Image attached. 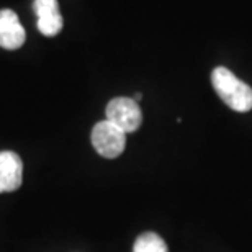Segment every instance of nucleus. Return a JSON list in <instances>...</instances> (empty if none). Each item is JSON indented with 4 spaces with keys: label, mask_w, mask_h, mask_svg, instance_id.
I'll list each match as a JSON object with an SVG mask.
<instances>
[{
    "label": "nucleus",
    "mask_w": 252,
    "mask_h": 252,
    "mask_svg": "<svg viewBox=\"0 0 252 252\" xmlns=\"http://www.w3.org/2000/svg\"><path fill=\"white\" fill-rule=\"evenodd\" d=\"M211 84H213L220 98L231 110L239 113H246L252 110V89L236 77L229 69L223 67V65L216 67L211 74Z\"/></svg>",
    "instance_id": "nucleus-1"
},
{
    "label": "nucleus",
    "mask_w": 252,
    "mask_h": 252,
    "mask_svg": "<svg viewBox=\"0 0 252 252\" xmlns=\"http://www.w3.org/2000/svg\"><path fill=\"white\" fill-rule=\"evenodd\" d=\"M90 141L95 151L105 159H115L125 151L126 146V133L118 126L110 123L108 120L98 122L94 126Z\"/></svg>",
    "instance_id": "nucleus-2"
},
{
    "label": "nucleus",
    "mask_w": 252,
    "mask_h": 252,
    "mask_svg": "<svg viewBox=\"0 0 252 252\" xmlns=\"http://www.w3.org/2000/svg\"><path fill=\"white\" fill-rule=\"evenodd\" d=\"M105 115L110 123L118 126L126 134L134 133L143 123V112L139 108V103L129 97H117L110 100L105 108Z\"/></svg>",
    "instance_id": "nucleus-3"
},
{
    "label": "nucleus",
    "mask_w": 252,
    "mask_h": 252,
    "mask_svg": "<svg viewBox=\"0 0 252 252\" xmlns=\"http://www.w3.org/2000/svg\"><path fill=\"white\" fill-rule=\"evenodd\" d=\"M23 180V162L13 151L0 153V193L15 191Z\"/></svg>",
    "instance_id": "nucleus-4"
},
{
    "label": "nucleus",
    "mask_w": 252,
    "mask_h": 252,
    "mask_svg": "<svg viewBox=\"0 0 252 252\" xmlns=\"http://www.w3.org/2000/svg\"><path fill=\"white\" fill-rule=\"evenodd\" d=\"M25 30L13 10H0V48L13 51L23 46Z\"/></svg>",
    "instance_id": "nucleus-5"
},
{
    "label": "nucleus",
    "mask_w": 252,
    "mask_h": 252,
    "mask_svg": "<svg viewBox=\"0 0 252 252\" xmlns=\"http://www.w3.org/2000/svg\"><path fill=\"white\" fill-rule=\"evenodd\" d=\"M133 252H169V249L159 234L144 233L136 239Z\"/></svg>",
    "instance_id": "nucleus-6"
},
{
    "label": "nucleus",
    "mask_w": 252,
    "mask_h": 252,
    "mask_svg": "<svg viewBox=\"0 0 252 252\" xmlns=\"http://www.w3.org/2000/svg\"><path fill=\"white\" fill-rule=\"evenodd\" d=\"M63 25H64V20H63L61 12L49 13V15H44V17L38 18V30L44 36H56L63 30Z\"/></svg>",
    "instance_id": "nucleus-7"
},
{
    "label": "nucleus",
    "mask_w": 252,
    "mask_h": 252,
    "mask_svg": "<svg viewBox=\"0 0 252 252\" xmlns=\"http://www.w3.org/2000/svg\"><path fill=\"white\" fill-rule=\"evenodd\" d=\"M33 12L36 13V17H44L49 13H59V3L58 0H34L33 2Z\"/></svg>",
    "instance_id": "nucleus-8"
},
{
    "label": "nucleus",
    "mask_w": 252,
    "mask_h": 252,
    "mask_svg": "<svg viewBox=\"0 0 252 252\" xmlns=\"http://www.w3.org/2000/svg\"><path fill=\"white\" fill-rule=\"evenodd\" d=\"M134 100H136V102H139V100H141V94H136L134 95Z\"/></svg>",
    "instance_id": "nucleus-9"
}]
</instances>
